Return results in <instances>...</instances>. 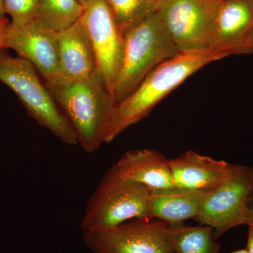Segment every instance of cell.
<instances>
[{"instance_id": "obj_11", "label": "cell", "mask_w": 253, "mask_h": 253, "mask_svg": "<svg viewBox=\"0 0 253 253\" xmlns=\"http://www.w3.org/2000/svg\"><path fill=\"white\" fill-rule=\"evenodd\" d=\"M253 0H222L212 49L228 56L251 54Z\"/></svg>"}, {"instance_id": "obj_22", "label": "cell", "mask_w": 253, "mask_h": 253, "mask_svg": "<svg viewBox=\"0 0 253 253\" xmlns=\"http://www.w3.org/2000/svg\"><path fill=\"white\" fill-rule=\"evenodd\" d=\"M249 238L246 249L249 253H253V226H249Z\"/></svg>"}, {"instance_id": "obj_12", "label": "cell", "mask_w": 253, "mask_h": 253, "mask_svg": "<svg viewBox=\"0 0 253 253\" xmlns=\"http://www.w3.org/2000/svg\"><path fill=\"white\" fill-rule=\"evenodd\" d=\"M169 165L176 187L199 191L217 187L231 175L236 166L193 151L169 160Z\"/></svg>"}, {"instance_id": "obj_10", "label": "cell", "mask_w": 253, "mask_h": 253, "mask_svg": "<svg viewBox=\"0 0 253 253\" xmlns=\"http://www.w3.org/2000/svg\"><path fill=\"white\" fill-rule=\"evenodd\" d=\"M4 49L14 50L18 57L29 61L50 86L61 85L58 32L43 26L35 19L26 24L10 23L3 40Z\"/></svg>"}, {"instance_id": "obj_4", "label": "cell", "mask_w": 253, "mask_h": 253, "mask_svg": "<svg viewBox=\"0 0 253 253\" xmlns=\"http://www.w3.org/2000/svg\"><path fill=\"white\" fill-rule=\"evenodd\" d=\"M0 82L14 91L28 114L41 126L64 144H78L71 123L29 61L0 49Z\"/></svg>"}, {"instance_id": "obj_2", "label": "cell", "mask_w": 253, "mask_h": 253, "mask_svg": "<svg viewBox=\"0 0 253 253\" xmlns=\"http://www.w3.org/2000/svg\"><path fill=\"white\" fill-rule=\"evenodd\" d=\"M74 129L78 144L94 153L106 143L116 104L97 70L89 77L61 85H47Z\"/></svg>"}, {"instance_id": "obj_9", "label": "cell", "mask_w": 253, "mask_h": 253, "mask_svg": "<svg viewBox=\"0 0 253 253\" xmlns=\"http://www.w3.org/2000/svg\"><path fill=\"white\" fill-rule=\"evenodd\" d=\"M81 21L94 50L96 69L113 95L122 60L125 37L105 0H87L83 4Z\"/></svg>"}, {"instance_id": "obj_17", "label": "cell", "mask_w": 253, "mask_h": 253, "mask_svg": "<svg viewBox=\"0 0 253 253\" xmlns=\"http://www.w3.org/2000/svg\"><path fill=\"white\" fill-rule=\"evenodd\" d=\"M83 13V5L78 0H38L36 20L60 32L77 22Z\"/></svg>"}, {"instance_id": "obj_23", "label": "cell", "mask_w": 253, "mask_h": 253, "mask_svg": "<svg viewBox=\"0 0 253 253\" xmlns=\"http://www.w3.org/2000/svg\"><path fill=\"white\" fill-rule=\"evenodd\" d=\"M4 17H6V12L4 7V0H0V18Z\"/></svg>"}, {"instance_id": "obj_13", "label": "cell", "mask_w": 253, "mask_h": 253, "mask_svg": "<svg viewBox=\"0 0 253 253\" xmlns=\"http://www.w3.org/2000/svg\"><path fill=\"white\" fill-rule=\"evenodd\" d=\"M58 49L63 84L89 77L96 70L94 50L81 18L58 32Z\"/></svg>"}, {"instance_id": "obj_18", "label": "cell", "mask_w": 253, "mask_h": 253, "mask_svg": "<svg viewBox=\"0 0 253 253\" xmlns=\"http://www.w3.org/2000/svg\"><path fill=\"white\" fill-rule=\"evenodd\" d=\"M123 36L157 11L158 0H105Z\"/></svg>"}, {"instance_id": "obj_24", "label": "cell", "mask_w": 253, "mask_h": 253, "mask_svg": "<svg viewBox=\"0 0 253 253\" xmlns=\"http://www.w3.org/2000/svg\"><path fill=\"white\" fill-rule=\"evenodd\" d=\"M250 49H251V54H253V31L251 34V38H250L249 42Z\"/></svg>"}, {"instance_id": "obj_16", "label": "cell", "mask_w": 253, "mask_h": 253, "mask_svg": "<svg viewBox=\"0 0 253 253\" xmlns=\"http://www.w3.org/2000/svg\"><path fill=\"white\" fill-rule=\"evenodd\" d=\"M169 238L175 253H220V246L210 226L170 225Z\"/></svg>"}, {"instance_id": "obj_7", "label": "cell", "mask_w": 253, "mask_h": 253, "mask_svg": "<svg viewBox=\"0 0 253 253\" xmlns=\"http://www.w3.org/2000/svg\"><path fill=\"white\" fill-rule=\"evenodd\" d=\"M253 191V168L236 165L230 176L205 196L196 220L210 226L216 238L240 225H246Z\"/></svg>"}, {"instance_id": "obj_6", "label": "cell", "mask_w": 253, "mask_h": 253, "mask_svg": "<svg viewBox=\"0 0 253 253\" xmlns=\"http://www.w3.org/2000/svg\"><path fill=\"white\" fill-rule=\"evenodd\" d=\"M222 0H158L157 13L181 53L211 51Z\"/></svg>"}, {"instance_id": "obj_15", "label": "cell", "mask_w": 253, "mask_h": 253, "mask_svg": "<svg viewBox=\"0 0 253 253\" xmlns=\"http://www.w3.org/2000/svg\"><path fill=\"white\" fill-rule=\"evenodd\" d=\"M209 191V190H208ZM208 191L179 189L151 191L150 212L152 219L170 225L199 215Z\"/></svg>"}, {"instance_id": "obj_19", "label": "cell", "mask_w": 253, "mask_h": 253, "mask_svg": "<svg viewBox=\"0 0 253 253\" xmlns=\"http://www.w3.org/2000/svg\"><path fill=\"white\" fill-rule=\"evenodd\" d=\"M38 0H4L6 14L11 23L17 26L26 24L36 19Z\"/></svg>"}, {"instance_id": "obj_25", "label": "cell", "mask_w": 253, "mask_h": 253, "mask_svg": "<svg viewBox=\"0 0 253 253\" xmlns=\"http://www.w3.org/2000/svg\"><path fill=\"white\" fill-rule=\"evenodd\" d=\"M230 253H249L248 250L246 249L239 250V251H234V252Z\"/></svg>"}, {"instance_id": "obj_3", "label": "cell", "mask_w": 253, "mask_h": 253, "mask_svg": "<svg viewBox=\"0 0 253 253\" xmlns=\"http://www.w3.org/2000/svg\"><path fill=\"white\" fill-rule=\"evenodd\" d=\"M180 53L157 11L126 33L113 86L116 104L126 99L155 68Z\"/></svg>"}, {"instance_id": "obj_27", "label": "cell", "mask_w": 253, "mask_h": 253, "mask_svg": "<svg viewBox=\"0 0 253 253\" xmlns=\"http://www.w3.org/2000/svg\"></svg>"}, {"instance_id": "obj_5", "label": "cell", "mask_w": 253, "mask_h": 253, "mask_svg": "<svg viewBox=\"0 0 253 253\" xmlns=\"http://www.w3.org/2000/svg\"><path fill=\"white\" fill-rule=\"evenodd\" d=\"M151 193L146 186L123 177L113 165L86 204L82 230L109 229L133 219H152Z\"/></svg>"}, {"instance_id": "obj_21", "label": "cell", "mask_w": 253, "mask_h": 253, "mask_svg": "<svg viewBox=\"0 0 253 253\" xmlns=\"http://www.w3.org/2000/svg\"><path fill=\"white\" fill-rule=\"evenodd\" d=\"M246 225L253 226V191L252 195H251V201H250L249 211L248 212Z\"/></svg>"}, {"instance_id": "obj_14", "label": "cell", "mask_w": 253, "mask_h": 253, "mask_svg": "<svg viewBox=\"0 0 253 253\" xmlns=\"http://www.w3.org/2000/svg\"><path fill=\"white\" fill-rule=\"evenodd\" d=\"M123 177L149 188L151 191L176 189L169 160L151 149L129 151L115 164Z\"/></svg>"}, {"instance_id": "obj_1", "label": "cell", "mask_w": 253, "mask_h": 253, "mask_svg": "<svg viewBox=\"0 0 253 253\" xmlns=\"http://www.w3.org/2000/svg\"><path fill=\"white\" fill-rule=\"evenodd\" d=\"M227 54L211 50L180 53L155 68L135 90L116 105L110 123L106 143L114 140L127 128L144 119L168 94L206 65Z\"/></svg>"}, {"instance_id": "obj_20", "label": "cell", "mask_w": 253, "mask_h": 253, "mask_svg": "<svg viewBox=\"0 0 253 253\" xmlns=\"http://www.w3.org/2000/svg\"><path fill=\"white\" fill-rule=\"evenodd\" d=\"M9 23L10 21L8 18H0V49L4 48V46H3V40H4L5 31H6V28H7Z\"/></svg>"}, {"instance_id": "obj_26", "label": "cell", "mask_w": 253, "mask_h": 253, "mask_svg": "<svg viewBox=\"0 0 253 253\" xmlns=\"http://www.w3.org/2000/svg\"><path fill=\"white\" fill-rule=\"evenodd\" d=\"M86 1H87V0H78V1H79V2L83 5L84 4Z\"/></svg>"}, {"instance_id": "obj_8", "label": "cell", "mask_w": 253, "mask_h": 253, "mask_svg": "<svg viewBox=\"0 0 253 253\" xmlns=\"http://www.w3.org/2000/svg\"><path fill=\"white\" fill-rule=\"evenodd\" d=\"M170 224L161 220L133 219L114 227L84 231L83 242L92 253H175Z\"/></svg>"}]
</instances>
